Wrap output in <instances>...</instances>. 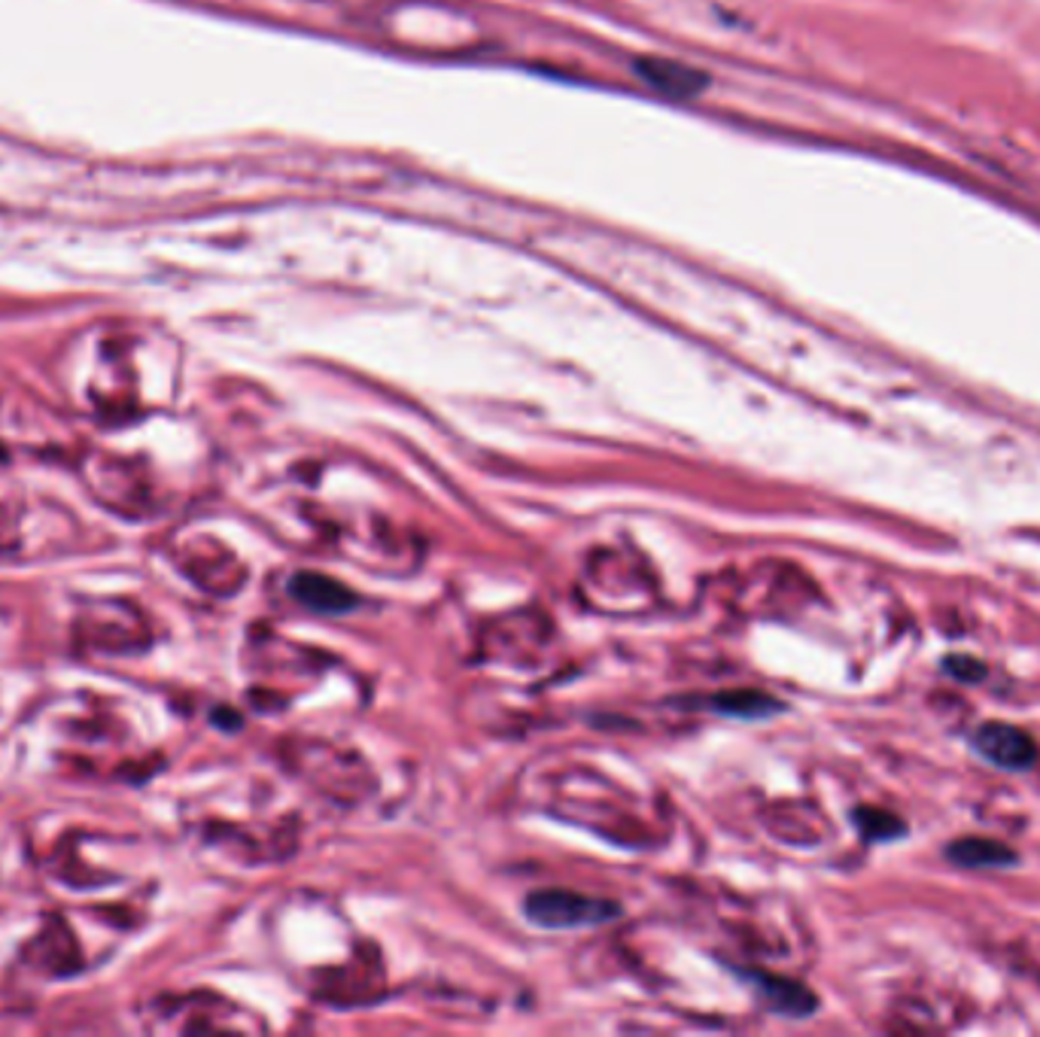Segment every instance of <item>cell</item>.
<instances>
[{"mask_svg": "<svg viewBox=\"0 0 1040 1037\" xmlns=\"http://www.w3.org/2000/svg\"><path fill=\"white\" fill-rule=\"evenodd\" d=\"M523 910H527V919L533 925L551 928V931L606 925V922L620 916L618 903L603 901V898H587V895L566 889L535 891V895L527 898Z\"/></svg>", "mask_w": 1040, "mask_h": 1037, "instance_id": "1", "label": "cell"}, {"mask_svg": "<svg viewBox=\"0 0 1040 1037\" xmlns=\"http://www.w3.org/2000/svg\"><path fill=\"white\" fill-rule=\"evenodd\" d=\"M974 745L977 752L991 761V764L1004 766V770H1028V766L1038 761V749L1034 740L1028 737L1026 730L1014 728V724H1004V721H989L974 733Z\"/></svg>", "mask_w": 1040, "mask_h": 1037, "instance_id": "2", "label": "cell"}, {"mask_svg": "<svg viewBox=\"0 0 1040 1037\" xmlns=\"http://www.w3.org/2000/svg\"><path fill=\"white\" fill-rule=\"evenodd\" d=\"M289 593L305 609L320 612V615H344V612H350L357 605V596H353L350 588H344L338 579L320 575V572H298V575H293Z\"/></svg>", "mask_w": 1040, "mask_h": 1037, "instance_id": "3", "label": "cell"}, {"mask_svg": "<svg viewBox=\"0 0 1040 1037\" xmlns=\"http://www.w3.org/2000/svg\"><path fill=\"white\" fill-rule=\"evenodd\" d=\"M946 858L967 870H989V867L1016 865V853L1004 843L986 840V837H962L946 849Z\"/></svg>", "mask_w": 1040, "mask_h": 1037, "instance_id": "4", "label": "cell"}, {"mask_svg": "<svg viewBox=\"0 0 1040 1037\" xmlns=\"http://www.w3.org/2000/svg\"><path fill=\"white\" fill-rule=\"evenodd\" d=\"M712 703L719 706L721 712H728V716H740V718H767L782 709V706L776 703L770 694H761V691L719 694Z\"/></svg>", "mask_w": 1040, "mask_h": 1037, "instance_id": "5", "label": "cell"}, {"mask_svg": "<svg viewBox=\"0 0 1040 1037\" xmlns=\"http://www.w3.org/2000/svg\"><path fill=\"white\" fill-rule=\"evenodd\" d=\"M855 825H858V830L864 834L867 840L873 843L894 840V837L904 834V822H901L898 815L885 813V810H873V806L858 810V813H855Z\"/></svg>", "mask_w": 1040, "mask_h": 1037, "instance_id": "6", "label": "cell"}, {"mask_svg": "<svg viewBox=\"0 0 1040 1037\" xmlns=\"http://www.w3.org/2000/svg\"><path fill=\"white\" fill-rule=\"evenodd\" d=\"M764 986H767L764 992H767L770 998L776 1001V1007H779V1010H788L792 1016H806V1013L816 1007V998H813L804 986H797V983H788V980H767Z\"/></svg>", "mask_w": 1040, "mask_h": 1037, "instance_id": "7", "label": "cell"}, {"mask_svg": "<svg viewBox=\"0 0 1040 1037\" xmlns=\"http://www.w3.org/2000/svg\"><path fill=\"white\" fill-rule=\"evenodd\" d=\"M943 667H946V673H949V676H953V679H958V681H983V679H986V667H983L979 660H974V657L953 655V657H946V660H943Z\"/></svg>", "mask_w": 1040, "mask_h": 1037, "instance_id": "8", "label": "cell"}]
</instances>
